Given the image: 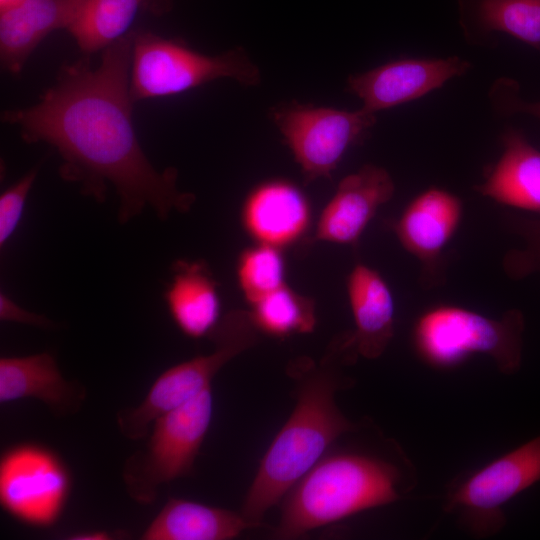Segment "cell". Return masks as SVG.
<instances>
[{
  "label": "cell",
  "mask_w": 540,
  "mask_h": 540,
  "mask_svg": "<svg viewBox=\"0 0 540 540\" xmlns=\"http://www.w3.org/2000/svg\"><path fill=\"white\" fill-rule=\"evenodd\" d=\"M25 398L41 401L53 415L76 413L86 398L80 383L66 380L54 356L47 352L0 359V403Z\"/></svg>",
  "instance_id": "obj_17"
},
{
  "label": "cell",
  "mask_w": 540,
  "mask_h": 540,
  "mask_svg": "<svg viewBox=\"0 0 540 540\" xmlns=\"http://www.w3.org/2000/svg\"><path fill=\"white\" fill-rule=\"evenodd\" d=\"M212 417L211 387L158 417L145 446L124 461L122 480L130 498L150 505L162 485L188 476Z\"/></svg>",
  "instance_id": "obj_7"
},
{
  "label": "cell",
  "mask_w": 540,
  "mask_h": 540,
  "mask_svg": "<svg viewBox=\"0 0 540 540\" xmlns=\"http://www.w3.org/2000/svg\"><path fill=\"white\" fill-rule=\"evenodd\" d=\"M164 299L176 326L193 339L210 336L222 318L217 283L203 261H176Z\"/></svg>",
  "instance_id": "obj_19"
},
{
  "label": "cell",
  "mask_w": 540,
  "mask_h": 540,
  "mask_svg": "<svg viewBox=\"0 0 540 540\" xmlns=\"http://www.w3.org/2000/svg\"><path fill=\"white\" fill-rule=\"evenodd\" d=\"M236 276L248 304L287 284L281 248L257 243L244 250L237 261Z\"/></svg>",
  "instance_id": "obj_24"
},
{
  "label": "cell",
  "mask_w": 540,
  "mask_h": 540,
  "mask_svg": "<svg viewBox=\"0 0 540 540\" xmlns=\"http://www.w3.org/2000/svg\"><path fill=\"white\" fill-rule=\"evenodd\" d=\"M114 534L105 530H86L71 534L69 540H110L114 539Z\"/></svg>",
  "instance_id": "obj_29"
},
{
  "label": "cell",
  "mask_w": 540,
  "mask_h": 540,
  "mask_svg": "<svg viewBox=\"0 0 540 540\" xmlns=\"http://www.w3.org/2000/svg\"><path fill=\"white\" fill-rule=\"evenodd\" d=\"M254 528L232 510L169 498L144 530L142 540H231Z\"/></svg>",
  "instance_id": "obj_20"
},
{
  "label": "cell",
  "mask_w": 540,
  "mask_h": 540,
  "mask_svg": "<svg viewBox=\"0 0 540 540\" xmlns=\"http://www.w3.org/2000/svg\"><path fill=\"white\" fill-rule=\"evenodd\" d=\"M38 174L33 168L0 196V246L3 247L16 230L25 202Z\"/></svg>",
  "instance_id": "obj_26"
},
{
  "label": "cell",
  "mask_w": 540,
  "mask_h": 540,
  "mask_svg": "<svg viewBox=\"0 0 540 540\" xmlns=\"http://www.w3.org/2000/svg\"><path fill=\"white\" fill-rule=\"evenodd\" d=\"M470 69L471 63L458 56L403 58L350 75L346 89L362 101V108L376 114L417 100Z\"/></svg>",
  "instance_id": "obj_12"
},
{
  "label": "cell",
  "mask_w": 540,
  "mask_h": 540,
  "mask_svg": "<svg viewBox=\"0 0 540 540\" xmlns=\"http://www.w3.org/2000/svg\"><path fill=\"white\" fill-rule=\"evenodd\" d=\"M394 193V180L385 168L363 165L339 182L320 214L313 241L356 246L378 209Z\"/></svg>",
  "instance_id": "obj_13"
},
{
  "label": "cell",
  "mask_w": 540,
  "mask_h": 540,
  "mask_svg": "<svg viewBox=\"0 0 540 540\" xmlns=\"http://www.w3.org/2000/svg\"><path fill=\"white\" fill-rule=\"evenodd\" d=\"M250 317L260 333L285 338L311 333L316 326L315 302L287 284L249 304Z\"/></svg>",
  "instance_id": "obj_23"
},
{
  "label": "cell",
  "mask_w": 540,
  "mask_h": 540,
  "mask_svg": "<svg viewBox=\"0 0 540 540\" xmlns=\"http://www.w3.org/2000/svg\"><path fill=\"white\" fill-rule=\"evenodd\" d=\"M0 319L43 329L53 328L55 325L49 318L20 307L3 292L0 294Z\"/></svg>",
  "instance_id": "obj_28"
},
{
  "label": "cell",
  "mask_w": 540,
  "mask_h": 540,
  "mask_svg": "<svg viewBox=\"0 0 540 540\" xmlns=\"http://www.w3.org/2000/svg\"><path fill=\"white\" fill-rule=\"evenodd\" d=\"M463 202L451 191L430 186L414 196L400 215L387 222L398 242L420 265L423 288L445 281L444 252L462 222Z\"/></svg>",
  "instance_id": "obj_11"
},
{
  "label": "cell",
  "mask_w": 540,
  "mask_h": 540,
  "mask_svg": "<svg viewBox=\"0 0 540 540\" xmlns=\"http://www.w3.org/2000/svg\"><path fill=\"white\" fill-rule=\"evenodd\" d=\"M501 144V155L474 190L500 205L540 214V150L514 128L503 132Z\"/></svg>",
  "instance_id": "obj_18"
},
{
  "label": "cell",
  "mask_w": 540,
  "mask_h": 540,
  "mask_svg": "<svg viewBox=\"0 0 540 540\" xmlns=\"http://www.w3.org/2000/svg\"><path fill=\"white\" fill-rule=\"evenodd\" d=\"M7 1H9V0H1V4L5 3Z\"/></svg>",
  "instance_id": "obj_30"
},
{
  "label": "cell",
  "mask_w": 540,
  "mask_h": 540,
  "mask_svg": "<svg viewBox=\"0 0 540 540\" xmlns=\"http://www.w3.org/2000/svg\"><path fill=\"white\" fill-rule=\"evenodd\" d=\"M72 489L71 473L62 458L38 443L24 442L0 459V505L13 519L46 529L60 519Z\"/></svg>",
  "instance_id": "obj_10"
},
{
  "label": "cell",
  "mask_w": 540,
  "mask_h": 540,
  "mask_svg": "<svg viewBox=\"0 0 540 540\" xmlns=\"http://www.w3.org/2000/svg\"><path fill=\"white\" fill-rule=\"evenodd\" d=\"M241 218L245 230L257 243L282 249L305 233L311 208L295 184L274 179L252 189L242 206Z\"/></svg>",
  "instance_id": "obj_14"
},
{
  "label": "cell",
  "mask_w": 540,
  "mask_h": 540,
  "mask_svg": "<svg viewBox=\"0 0 540 540\" xmlns=\"http://www.w3.org/2000/svg\"><path fill=\"white\" fill-rule=\"evenodd\" d=\"M347 296L355 329L346 334L357 356L379 358L395 331V301L384 277L374 268L357 263L347 277Z\"/></svg>",
  "instance_id": "obj_16"
},
{
  "label": "cell",
  "mask_w": 540,
  "mask_h": 540,
  "mask_svg": "<svg viewBox=\"0 0 540 540\" xmlns=\"http://www.w3.org/2000/svg\"><path fill=\"white\" fill-rule=\"evenodd\" d=\"M518 83L509 78L496 80L488 93L492 107L503 115L528 114L540 119V101L526 102L519 97Z\"/></svg>",
  "instance_id": "obj_27"
},
{
  "label": "cell",
  "mask_w": 540,
  "mask_h": 540,
  "mask_svg": "<svg viewBox=\"0 0 540 540\" xmlns=\"http://www.w3.org/2000/svg\"><path fill=\"white\" fill-rule=\"evenodd\" d=\"M396 466L380 458L339 453L321 458L289 491L277 539H296L399 498Z\"/></svg>",
  "instance_id": "obj_3"
},
{
  "label": "cell",
  "mask_w": 540,
  "mask_h": 540,
  "mask_svg": "<svg viewBox=\"0 0 540 540\" xmlns=\"http://www.w3.org/2000/svg\"><path fill=\"white\" fill-rule=\"evenodd\" d=\"M540 482V434L457 481L448 491L444 510L457 513L462 527L488 537L505 524L502 507Z\"/></svg>",
  "instance_id": "obj_9"
},
{
  "label": "cell",
  "mask_w": 540,
  "mask_h": 540,
  "mask_svg": "<svg viewBox=\"0 0 540 540\" xmlns=\"http://www.w3.org/2000/svg\"><path fill=\"white\" fill-rule=\"evenodd\" d=\"M465 39L489 45L504 33L540 50V0H457Z\"/></svg>",
  "instance_id": "obj_21"
},
{
  "label": "cell",
  "mask_w": 540,
  "mask_h": 540,
  "mask_svg": "<svg viewBox=\"0 0 540 540\" xmlns=\"http://www.w3.org/2000/svg\"><path fill=\"white\" fill-rule=\"evenodd\" d=\"M83 0H9L1 4L0 60L12 74L51 32L68 29Z\"/></svg>",
  "instance_id": "obj_15"
},
{
  "label": "cell",
  "mask_w": 540,
  "mask_h": 540,
  "mask_svg": "<svg viewBox=\"0 0 540 540\" xmlns=\"http://www.w3.org/2000/svg\"><path fill=\"white\" fill-rule=\"evenodd\" d=\"M259 334L248 310L235 309L226 313L209 336L214 344L212 352L163 371L139 405L117 412L120 433L133 441L146 438L158 417L211 387L215 375L229 361L253 347Z\"/></svg>",
  "instance_id": "obj_6"
},
{
  "label": "cell",
  "mask_w": 540,
  "mask_h": 540,
  "mask_svg": "<svg viewBox=\"0 0 540 540\" xmlns=\"http://www.w3.org/2000/svg\"><path fill=\"white\" fill-rule=\"evenodd\" d=\"M343 356L351 357L336 339L318 364L302 357L288 365L297 383L296 404L264 454L241 510L254 528L338 437L356 429L335 400L337 391L351 384L336 367Z\"/></svg>",
  "instance_id": "obj_2"
},
{
  "label": "cell",
  "mask_w": 540,
  "mask_h": 540,
  "mask_svg": "<svg viewBox=\"0 0 540 540\" xmlns=\"http://www.w3.org/2000/svg\"><path fill=\"white\" fill-rule=\"evenodd\" d=\"M505 226L521 240L518 248L509 250L503 257L505 274L514 280L531 275L540 276V217L531 218L506 215Z\"/></svg>",
  "instance_id": "obj_25"
},
{
  "label": "cell",
  "mask_w": 540,
  "mask_h": 540,
  "mask_svg": "<svg viewBox=\"0 0 540 540\" xmlns=\"http://www.w3.org/2000/svg\"><path fill=\"white\" fill-rule=\"evenodd\" d=\"M132 46L129 32L102 51L97 66L83 57L62 67L36 104L2 114L27 143L54 147L62 159L60 175L84 194L102 202L113 187L121 223L146 207L164 220L195 201L178 189L177 170H157L139 144L132 120Z\"/></svg>",
  "instance_id": "obj_1"
},
{
  "label": "cell",
  "mask_w": 540,
  "mask_h": 540,
  "mask_svg": "<svg viewBox=\"0 0 540 540\" xmlns=\"http://www.w3.org/2000/svg\"><path fill=\"white\" fill-rule=\"evenodd\" d=\"M152 0H83L68 27L85 55L93 54L124 37L140 9Z\"/></svg>",
  "instance_id": "obj_22"
},
{
  "label": "cell",
  "mask_w": 540,
  "mask_h": 540,
  "mask_svg": "<svg viewBox=\"0 0 540 540\" xmlns=\"http://www.w3.org/2000/svg\"><path fill=\"white\" fill-rule=\"evenodd\" d=\"M260 82V71L241 48L210 56L148 31L133 32L130 91L135 101L183 93L217 79Z\"/></svg>",
  "instance_id": "obj_5"
},
{
  "label": "cell",
  "mask_w": 540,
  "mask_h": 540,
  "mask_svg": "<svg viewBox=\"0 0 540 540\" xmlns=\"http://www.w3.org/2000/svg\"><path fill=\"white\" fill-rule=\"evenodd\" d=\"M524 328L517 309L493 318L463 306L437 304L416 318L411 340L417 356L433 368H452L482 354L511 375L521 367Z\"/></svg>",
  "instance_id": "obj_4"
},
{
  "label": "cell",
  "mask_w": 540,
  "mask_h": 540,
  "mask_svg": "<svg viewBox=\"0 0 540 540\" xmlns=\"http://www.w3.org/2000/svg\"><path fill=\"white\" fill-rule=\"evenodd\" d=\"M285 144L306 183L329 178L350 147L362 141L376 123V114L288 102L270 110Z\"/></svg>",
  "instance_id": "obj_8"
}]
</instances>
